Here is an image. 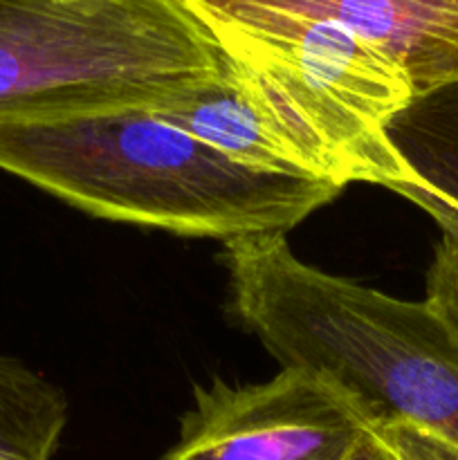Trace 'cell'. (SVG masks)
Returning <instances> with one entry per match:
<instances>
[{
  "label": "cell",
  "instance_id": "6da1fadb",
  "mask_svg": "<svg viewBox=\"0 0 458 460\" xmlns=\"http://www.w3.org/2000/svg\"><path fill=\"white\" fill-rule=\"evenodd\" d=\"M0 169L97 218L225 243L286 236L344 189L241 164L144 106L0 117Z\"/></svg>",
  "mask_w": 458,
  "mask_h": 460
},
{
  "label": "cell",
  "instance_id": "7a4b0ae2",
  "mask_svg": "<svg viewBox=\"0 0 458 460\" xmlns=\"http://www.w3.org/2000/svg\"><path fill=\"white\" fill-rule=\"evenodd\" d=\"M223 58L187 0H0V117L155 108Z\"/></svg>",
  "mask_w": 458,
  "mask_h": 460
},
{
  "label": "cell",
  "instance_id": "3957f363",
  "mask_svg": "<svg viewBox=\"0 0 458 460\" xmlns=\"http://www.w3.org/2000/svg\"><path fill=\"white\" fill-rule=\"evenodd\" d=\"M225 57L290 99L328 144L344 184L398 191L416 178L395 144V121L416 102L402 72L350 31L286 12L191 7Z\"/></svg>",
  "mask_w": 458,
  "mask_h": 460
},
{
  "label": "cell",
  "instance_id": "277c9868",
  "mask_svg": "<svg viewBox=\"0 0 458 460\" xmlns=\"http://www.w3.org/2000/svg\"><path fill=\"white\" fill-rule=\"evenodd\" d=\"M368 429L330 382L283 367L260 385L198 386L162 460H346Z\"/></svg>",
  "mask_w": 458,
  "mask_h": 460
},
{
  "label": "cell",
  "instance_id": "5b68a950",
  "mask_svg": "<svg viewBox=\"0 0 458 460\" xmlns=\"http://www.w3.org/2000/svg\"><path fill=\"white\" fill-rule=\"evenodd\" d=\"M332 22L384 54L418 99L458 85V0H187Z\"/></svg>",
  "mask_w": 458,
  "mask_h": 460
},
{
  "label": "cell",
  "instance_id": "8992f818",
  "mask_svg": "<svg viewBox=\"0 0 458 460\" xmlns=\"http://www.w3.org/2000/svg\"><path fill=\"white\" fill-rule=\"evenodd\" d=\"M155 111L241 164L335 182L319 153L299 137L232 58H223V70L214 79L193 85Z\"/></svg>",
  "mask_w": 458,
  "mask_h": 460
},
{
  "label": "cell",
  "instance_id": "52a82bcc",
  "mask_svg": "<svg viewBox=\"0 0 458 460\" xmlns=\"http://www.w3.org/2000/svg\"><path fill=\"white\" fill-rule=\"evenodd\" d=\"M407 115L416 137L402 155L416 178L395 193L425 209L443 232L458 234V85L418 99Z\"/></svg>",
  "mask_w": 458,
  "mask_h": 460
},
{
  "label": "cell",
  "instance_id": "ba28073f",
  "mask_svg": "<svg viewBox=\"0 0 458 460\" xmlns=\"http://www.w3.org/2000/svg\"><path fill=\"white\" fill-rule=\"evenodd\" d=\"M66 425L63 391L18 359L0 358V460H52Z\"/></svg>",
  "mask_w": 458,
  "mask_h": 460
},
{
  "label": "cell",
  "instance_id": "9c48e42d",
  "mask_svg": "<svg viewBox=\"0 0 458 460\" xmlns=\"http://www.w3.org/2000/svg\"><path fill=\"white\" fill-rule=\"evenodd\" d=\"M425 304L458 335V234L443 232L427 277Z\"/></svg>",
  "mask_w": 458,
  "mask_h": 460
},
{
  "label": "cell",
  "instance_id": "30bf717a",
  "mask_svg": "<svg viewBox=\"0 0 458 460\" xmlns=\"http://www.w3.org/2000/svg\"><path fill=\"white\" fill-rule=\"evenodd\" d=\"M346 460H400V458L398 454L389 447V443H386V440L371 427V429L359 438V443L355 445V449L350 452V456Z\"/></svg>",
  "mask_w": 458,
  "mask_h": 460
}]
</instances>
